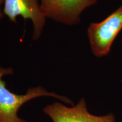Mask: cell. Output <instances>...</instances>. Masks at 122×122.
<instances>
[{"instance_id": "obj_1", "label": "cell", "mask_w": 122, "mask_h": 122, "mask_svg": "<svg viewBox=\"0 0 122 122\" xmlns=\"http://www.w3.org/2000/svg\"><path fill=\"white\" fill-rule=\"evenodd\" d=\"M13 68L0 66V118L2 122H26L18 117V110L29 101L42 96L54 97L64 103L73 105L67 97L50 92L41 86L29 88L26 93L22 95L14 93L6 88V82L3 80L4 76L13 75Z\"/></svg>"}, {"instance_id": "obj_2", "label": "cell", "mask_w": 122, "mask_h": 122, "mask_svg": "<svg viewBox=\"0 0 122 122\" xmlns=\"http://www.w3.org/2000/svg\"><path fill=\"white\" fill-rule=\"evenodd\" d=\"M122 29V5L101 22L92 23L88 36L92 52L96 57L109 54L111 45Z\"/></svg>"}, {"instance_id": "obj_5", "label": "cell", "mask_w": 122, "mask_h": 122, "mask_svg": "<svg viewBox=\"0 0 122 122\" xmlns=\"http://www.w3.org/2000/svg\"><path fill=\"white\" fill-rule=\"evenodd\" d=\"M4 14L9 20L16 23L19 16L24 20L30 19L33 24L32 39L37 40L40 37L46 22L45 14L38 0H4Z\"/></svg>"}, {"instance_id": "obj_6", "label": "cell", "mask_w": 122, "mask_h": 122, "mask_svg": "<svg viewBox=\"0 0 122 122\" xmlns=\"http://www.w3.org/2000/svg\"><path fill=\"white\" fill-rule=\"evenodd\" d=\"M3 4H4V0H0V22H1V20L4 16V12L1 9V6Z\"/></svg>"}, {"instance_id": "obj_7", "label": "cell", "mask_w": 122, "mask_h": 122, "mask_svg": "<svg viewBox=\"0 0 122 122\" xmlns=\"http://www.w3.org/2000/svg\"><path fill=\"white\" fill-rule=\"evenodd\" d=\"M0 122H2V120H1V118H0Z\"/></svg>"}, {"instance_id": "obj_4", "label": "cell", "mask_w": 122, "mask_h": 122, "mask_svg": "<svg viewBox=\"0 0 122 122\" xmlns=\"http://www.w3.org/2000/svg\"><path fill=\"white\" fill-rule=\"evenodd\" d=\"M43 111L53 122H115L114 114L105 115H93L88 111L84 98H81L75 106L67 107L63 103L55 102L47 105Z\"/></svg>"}, {"instance_id": "obj_3", "label": "cell", "mask_w": 122, "mask_h": 122, "mask_svg": "<svg viewBox=\"0 0 122 122\" xmlns=\"http://www.w3.org/2000/svg\"><path fill=\"white\" fill-rule=\"evenodd\" d=\"M98 0H40L46 17L67 25L80 22L84 10L93 5Z\"/></svg>"}]
</instances>
